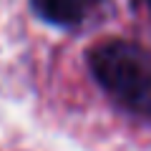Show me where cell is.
Instances as JSON below:
<instances>
[{"label":"cell","instance_id":"obj_1","mask_svg":"<svg viewBox=\"0 0 151 151\" xmlns=\"http://www.w3.org/2000/svg\"><path fill=\"white\" fill-rule=\"evenodd\" d=\"M96 81L129 108H151V55L126 40H103L88 53Z\"/></svg>","mask_w":151,"mask_h":151},{"label":"cell","instance_id":"obj_2","mask_svg":"<svg viewBox=\"0 0 151 151\" xmlns=\"http://www.w3.org/2000/svg\"><path fill=\"white\" fill-rule=\"evenodd\" d=\"M101 0H33V8L43 20L53 25L73 28L93 15Z\"/></svg>","mask_w":151,"mask_h":151},{"label":"cell","instance_id":"obj_3","mask_svg":"<svg viewBox=\"0 0 151 151\" xmlns=\"http://www.w3.org/2000/svg\"><path fill=\"white\" fill-rule=\"evenodd\" d=\"M149 10H151V0H149Z\"/></svg>","mask_w":151,"mask_h":151}]
</instances>
